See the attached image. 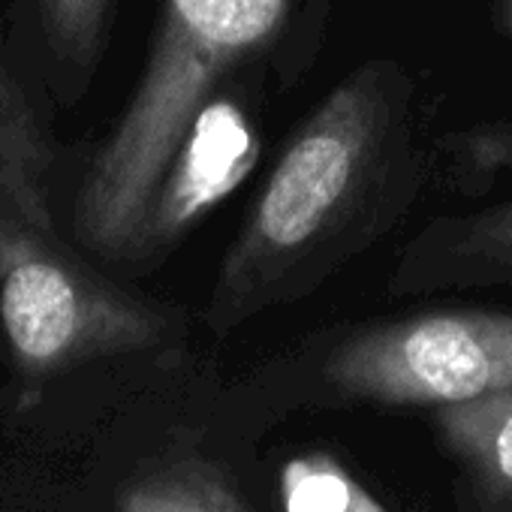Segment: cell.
<instances>
[{"label": "cell", "mask_w": 512, "mask_h": 512, "mask_svg": "<svg viewBox=\"0 0 512 512\" xmlns=\"http://www.w3.org/2000/svg\"><path fill=\"white\" fill-rule=\"evenodd\" d=\"M401 121V73L389 64L356 70L308 115L220 266L205 311L217 335L305 296L365 238L389 202Z\"/></svg>", "instance_id": "1"}, {"label": "cell", "mask_w": 512, "mask_h": 512, "mask_svg": "<svg viewBox=\"0 0 512 512\" xmlns=\"http://www.w3.org/2000/svg\"><path fill=\"white\" fill-rule=\"evenodd\" d=\"M305 0H163L151 55L73 205L79 244L112 263L148 260L163 184L220 82L269 58Z\"/></svg>", "instance_id": "2"}, {"label": "cell", "mask_w": 512, "mask_h": 512, "mask_svg": "<svg viewBox=\"0 0 512 512\" xmlns=\"http://www.w3.org/2000/svg\"><path fill=\"white\" fill-rule=\"evenodd\" d=\"M0 329L25 380L160 344L169 320L67 256L49 232L0 205Z\"/></svg>", "instance_id": "3"}, {"label": "cell", "mask_w": 512, "mask_h": 512, "mask_svg": "<svg viewBox=\"0 0 512 512\" xmlns=\"http://www.w3.org/2000/svg\"><path fill=\"white\" fill-rule=\"evenodd\" d=\"M329 383L377 404H455L512 386V311H431L368 326L335 347Z\"/></svg>", "instance_id": "4"}, {"label": "cell", "mask_w": 512, "mask_h": 512, "mask_svg": "<svg viewBox=\"0 0 512 512\" xmlns=\"http://www.w3.org/2000/svg\"><path fill=\"white\" fill-rule=\"evenodd\" d=\"M479 160L512 169V130L485 133L473 145ZM512 284V196L428 226L398 266V290Z\"/></svg>", "instance_id": "5"}, {"label": "cell", "mask_w": 512, "mask_h": 512, "mask_svg": "<svg viewBox=\"0 0 512 512\" xmlns=\"http://www.w3.org/2000/svg\"><path fill=\"white\" fill-rule=\"evenodd\" d=\"M437 431L485 506L512 512V386L437 407Z\"/></svg>", "instance_id": "6"}, {"label": "cell", "mask_w": 512, "mask_h": 512, "mask_svg": "<svg viewBox=\"0 0 512 512\" xmlns=\"http://www.w3.org/2000/svg\"><path fill=\"white\" fill-rule=\"evenodd\" d=\"M49 172L52 151L43 124L16 76L0 64V205L52 235Z\"/></svg>", "instance_id": "7"}, {"label": "cell", "mask_w": 512, "mask_h": 512, "mask_svg": "<svg viewBox=\"0 0 512 512\" xmlns=\"http://www.w3.org/2000/svg\"><path fill=\"white\" fill-rule=\"evenodd\" d=\"M118 512H247V506L214 464L169 458L121 488Z\"/></svg>", "instance_id": "8"}, {"label": "cell", "mask_w": 512, "mask_h": 512, "mask_svg": "<svg viewBox=\"0 0 512 512\" xmlns=\"http://www.w3.org/2000/svg\"><path fill=\"white\" fill-rule=\"evenodd\" d=\"M40 28L55 61L79 76H91L109 31L112 0H37Z\"/></svg>", "instance_id": "9"}, {"label": "cell", "mask_w": 512, "mask_h": 512, "mask_svg": "<svg viewBox=\"0 0 512 512\" xmlns=\"http://www.w3.org/2000/svg\"><path fill=\"white\" fill-rule=\"evenodd\" d=\"M287 512H383L344 467L326 455H305L284 470Z\"/></svg>", "instance_id": "10"}, {"label": "cell", "mask_w": 512, "mask_h": 512, "mask_svg": "<svg viewBox=\"0 0 512 512\" xmlns=\"http://www.w3.org/2000/svg\"><path fill=\"white\" fill-rule=\"evenodd\" d=\"M503 16H506V28L512 34V0H503Z\"/></svg>", "instance_id": "11"}]
</instances>
